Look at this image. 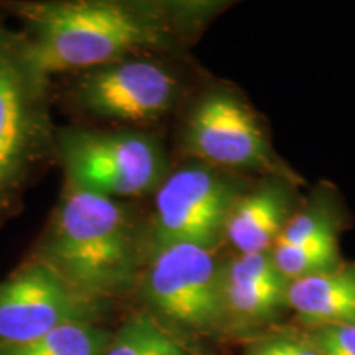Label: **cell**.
Returning <instances> with one entry per match:
<instances>
[{
    "instance_id": "cell-15",
    "label": "cell",
    "mask_w": 355,
    "mask_h": 355,
    "mask_svg": "<svg viewBox=\"0 0 355 355\" xmlns=\"http://www.w3.org/2000/svg\"><path fill=\"white\" fill-rule=\"evenodd\" d=\"M275 266L288 282L339 268V241L332 227L295 247H275L270 252Z\"/></svg>"
},
{
    "instance_id": "cell-14",
    "label": "cell",
    "mask_w": 355,
    "mask_h": 355,
    "mask_svg": "<svg viewBox=\"0 0 355 355\" xmlns=\"http://www.w3.org/2000/svg\"><path fill=\"white\" fill-rule=\"evenodd\" d=\"M102 355H194L191 349L170 334L146 311L128 316L112 332Z\"/></svg>"
},
{
    "instance_id": "cell-8",
    "label": "cell",
    "mask_w": 355,
    "mask_h": 355,
    "mask_svg": "<svg viewBox=\"0 0 355 355\" xmlns=\"http://www.w3.org/2000/svg\"><path fill=\"white\" fill-rule=\"evenodd\" d=\"M178 89V81L166 68L132 56L79 71L71 83L69 99L92 117L145 123L171 109Z\"/></svg>"
},
{
    "instance_id": "cell-13",
    "label": "cell",
    "mask_w": 355,
    "mask_h": 355,
    "mask_svg": "<svg viewBox=\"0 0 355 355\" xmlns=\"http://www.w3.org/2000/svg\"><path fill=\"white\" fill-rule=\"evenodd\" d=\"M112 331L99 322H66L26 343L0 347V355H102Z\"/></svg>"
},
{
    "instance_id": "cell-1",
    "label": "cell",
    "mask_w": 355,
    "mask_h": 355,
    "mask_svg": "<svg viewBox=\"0 0 355 355\" xmlns=\"http://www.w3.org/2000/svg\"><path fill=\"white\" fill-rule=\"evenodd\" d=\"M33 259L92 300L137 290L146 257V222L130 206L64 184Z\"/></svg>"
},
{
    "instance_id": "cell-2",
    "label": "cell",
    "mask_w": 355,
    "mask_h": 355,
    "mask_svg": "<svg viewBox=\"0 0 355 355\" xmlns=\"http://www.w3.org/2000/svg\"><path fill=\"white\" fill-rule=\"evenodd\" d=\"M0 13L15 17L43 74L79 73L163 44L166 26L157 7L122 0H10Z\"/></svg>"
},
{
    "instance_id": "cell-11",
    "label": "cell",
    "mask_w": 355,
    "mask_h": 355,
    "mask_svg": "<svg viewBox=\"0 0 355 355\" xmlns=\"http://www.w3.org/2000/svg\"><path fill=\"white\" fill-rule=\"evenodd\" d=\"M290 220V199L279 186L263 184L241 194L227 217L224 239L237 255L270 254Z\"/></svg>"
},
{
    "instance_id": "cell-7",
    "label": "cell",
    "mask_w": 355,
    "mask_h": 355,
    "mask_svg": "<svg viewBox=\"0 0 355 355\" xmlns=\"http://www.w3.org/2000/svg\"><path fill=\"white\" fill-rule=\"evenodd\" d=\"M112 303L92 300L33 257L0 282V347L32 340L66 322H99Z\"/></svg>"
},
{
    "instance_id": "cell-5",
    "label": "cell",
    "mask_w": 355,
    "mask_h": 355,
    "mask_svg": "<svg viewBox=\"0 0 355 355\" xmlns=\"http://www.w3.org/2000/svg\"><path fill=\"white\" fill-rule=\"evenodd\" d=\"M56 157L64 184L117 199L157 191L166 159L152 137L135 130H56Z\"/></svg>"
},
{
    "instance_id": "cell-6",
    "label": "cell",
    "mask_w": 355,
    "mask_h": 355,
    "mask_svg": "<svg viewBox=\"0 0 355 355\" xmlns=\"http://www.w3.org/2000/svg\"><path fill=\"white\" fill-rule=\"evenodd\" d=\"M239 196L234 181L211 166H186L166 175L146 222L148 255L175 243L217 247Z\"/></svg>"
},
{
    "instance_id": "cell-17",
    "label": "cell",
    "mask_w": 355,
    "mask_h": 355,
    "mask_svg": "<svg viewBox=\"0 0 355 355\" xmlns=\"http://www.w3.org/2000/svg\"><path fill=\"white\" fill-rule=\"evenodd\" d=\"M308 334L321 355H355V324L311 327Z\"/></svg>"
},
{
    "instance_id": "cell-12",
    "label": "cell",
    "mask_w": 355,
    "mask_h": 355,
    "mask_svg": "<svg viewBox=\"0 0 355 355\" xmlns=\"http://www.w3.org/2000/svg\"><path fill=\"white\" fill-rule=\"evenodd\" d=\"M288 309L306 327L355 324V268L311 275L288 283Z\"/></svg>"
},
{
    "instance_id": "cell-9",
    "label": "cell",
    "mask_w": 355,
    "mask_h": 355,
    "mask_svg": "<svg viewBox=\"0 0 355 355\" xmlns=\"http://www.w3.org/2000/svg\"><path fill=\"white\" fill-rule=\"evenodd\" d=\"M191 152L212 166L268 170L272 152L255 115L237 97L212 92L202 97L188 121Z\"/></svg>"
},
{
    "instance_id": "cell-3",
    "label": "cell",
    "mask_w": 355,
    "mask_h": 355,
    "mask_svg": "<svg viewBox=\"0 0 355 355\" xmlns=\"http://www.w3.org/2000/svg\"><path fill=\"white\" fill-rule=\"evenodd\" d=\"M50 89L25 37L0 13V229L24 211L26 193L58 163Z\"/></svg>"
},
{
    "instance_id": "cell-4",
    "label": "cell",
    "mask_w": 355,
    "mask_h": 355,
    "mask_svg": "<svg viewBox=\"0 0 355 355\" xmlns=\"http://www.w3.org/2000/svg\"><path fill=\"white\" fill-rule=\"evenodd\" d=\"M217 247L175 243L148 255L137 285L146 313L181 340L229 337Z\"/></svg>"
},
{
    "instance_id": "cell-16",
    "label": "cell",
    "mask_w": 355,
    "mask_h": 355,
    "mask_svg": "<svg viewBox=\"0 0 355 355\" xmlns=\"http://www.w3.org/2000/svg\"><path fill=\"white\" fill-rule=\"evenodd\" d=\"M243 355H321L308 331L272 329L255 336Z\"/></svg>"
},
{
    "instance_id": "cell-10",
    "label": "cell",
    "mask_w": 355,
    "mask_h": 355,
    "mask_svg": "<svg viewBox=\"0 0 355 355\" xmlns=\"http://www.w3.org/2000/svg\"><path fill=\"white\" fill-rule=\"evenodd\" d=\"M288 279L270 254L237 255L220 265V285L229 336L266 329L288 309Z\"/></svg>"
}]
</instances>
